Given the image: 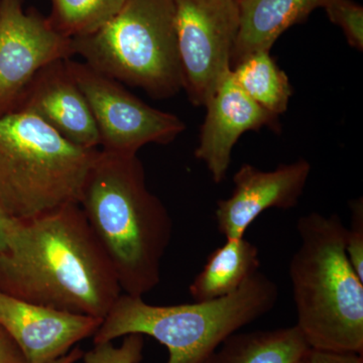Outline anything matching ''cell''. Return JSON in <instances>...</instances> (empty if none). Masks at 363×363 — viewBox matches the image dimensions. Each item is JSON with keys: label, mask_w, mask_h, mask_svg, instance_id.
Masks as SVG:
<instances>
[{"label": "cell", "mask_w": 363, "mask_h": 363, "mask_svg": "<svg viewBox=\"0 0 363 363\" xmlns=\"http://www.w3.org/2000/svg\"><path fill=\"white\" fill-rule=\"evenodd\" d=\"M295 363H308V354L307 357L302 358V359L298 360V362H296Z\"/></svg>", "instance_id": "26"}, {"label": "cell", "mask_w": 363, "mask_h": 363, "mask_svg": "<svg viewBox=\"0 0 363 363\" xmlns=\"http://www.w3.org/2000/svg\"><path fill=\"white\" fill-rule=\"evenodd\" d=\"M259 248L243 236L226 240L210 253L202 271L189 288L195 302L225 297L259 271Z\"/></svg>", "instance_id": "15"}, {"label": "cell", "mask_w": 363, "mask_h": 363, "mask_svg": "<svg viewBox=\"0 0 363 363\" xmlns=\"http://www.w3.org/2000/svg\"><path fill=\"white\" fill-rule=\"evenodd\" d=\"M78 204L121 291L133 297L152 292L161 281L173 220L164 203L147 188L138 155L99 150Z\"/></svg>", "instance_id": "2"}, {"label": "cell", "mask_w": 363, "mask_h": 363, "mask_svg": "<svg viewBox=\"0 0 363 363\" xmlns=\"http://www.w3.org/2000/svg\"><path fill=\"white\" fill-rule=\"evenodd\" d=\"M326 0H240V26L231 57V70L248 55L271 51L291 26L303 23Z\"/></svg>", "instance_id": "14"}, {"label": "cell", "mask_w": 363, "mask_h": 363, "mask_svg": "<svg viewBox=\"0 0 363 363\" xmlns=\"http://www.w3.org/2000/svg\"><path fill=\"white\" fill-rule=\"evenodd\" d=\"M83 355H84V351L81 350L80 348L75 347L69 351L66 355L60 357L59 359L55 360L52 363H76L79 360L82 359Z\"/></svg>", "instance_id": "25"}, {"label": "cell", "mask_w": 363, "mask_h": 363, "mask_svg": "<svg viewBox=\"0 0 363 363\" xmlns=\"http://www.w3.org/2000/svg\"><path fill=\"white\" fill-rule=\"evenodd\" d=\"M267 50L248 55L233 70V80L255 104L279 116L288 109L293 89L288 76Z\"/></svg>", "instance_id": "17"}, {"label": "cell", "mask_w": 363, "mask_h": 363, "mask_svg": "<svg viewBox=\"0 0 363 363\" xmlns=\"http://www.w3.org/2000/svg\"><path fill=\"white\" fill-rule=\"evenodd\" d=\"M350 228H347L345 252L358 277L363 281V200L358 198L350 203Z\"/></svg>", "instance_id": "21"}, {"label": "cell", "mask_w": 363, "mask_h": 363, "mask_svg": "<svg viewBox=\"0 0 363 363\" xmlns=\"http://www.w3.org/2000/svg\"><path fill=\"white\" fill-rule=\"evenodd\" d=\"M128 0H51L47 16L52 28L68 39L96 32L111 21Z\"/></svg>", "instance_id": "18"}, {"label": "cell", "mask_w": 363, "mask_h": 363, "mask_svg": "<svg viewBox=\"0 0 363 363\" xmlns=\"http://www.w3.org/2000/svg\"><path fill=\"white\" fill-rule=\"evenodd\" d=\"M195 157L204 162L212 180L225 179L235 143L243 133L267 128L279 130V116L267 111L238 87L230 73L208 99Z\"/></svg>", "instance_id": "12"}, {"label": "cell", "mask_w": 363, "mask_h": 363, "mask_svg": "<svg viewBox=\"0 0 363 363\" xmlns=\"http://www.w3.org/2000/svg\"><path fill=\"white\" fill-rule=\"evenodd\" d=\"M74 56L156 99L183 89L174 0H128L96 32L72 40Z\"/></svg>", "instance_id": "6"}, {"label": "cell", "mask_w": 363, "mask_h": 363, "mask_svg": "<svg viewBox=\"0 0 363 363\" xmlns=\"http://www.w3.org/2000/svg\"><path fill=\"white\" fill-rule=\"evenodd\" d=\"M300 245L289 267L297 324L311 350L363 354V281L345 252L337 214L297 222Z\"/></svg>", "instance_id": "3"}, {"label": "cell", "mask_w": 363, "mask_h": 363, "mask_svg": "<svg viewBox=\"0 0 363 363\" xmlns=\"http://www.w3.org/2000/svg\"><path fill=\"white\" fill-rule=\"evenodd\" d=\"M14 221L16 219L9 216L6 208L0 201V252L6 247L7 236H9V230H11V227Z\"/></svg>", "instance_id": "24"}, {"label": "cell", "mask_w": 363, "mask_h": 363, "mask_svg": "<svg viewBox=\"0 0 363 363\" xmlns=\"http://www.w3.org/2000/svg\"><path fill=\"white\" fill-rule=\"evenodd\" d=\"M74 56L72 40L57 32L23 0L0 2V117L16 111L45 67Z\"/></svg>", "instance_id": "9"}, {"label": "cell", "mask_w": 363, "mask_h": 363, "mask_svg": "<svg viewBox=\"0 0 363 363\" xmlns=\"http://www.w3.org/2000/svg\"><path fill=\"white\" fill-rule=\"evenodd\" d=\"M66 63L89 104L101 150L138 155L145 145H168L185 130V124L178 116L150 106L118 81L84 62L70 58Z\"/></svg>", "instance_id": "8"}, {"label": "cell", "mask_w": 363, "mask_h": 363, "mask_svg": "<svg viewBox=\"0 0 363 363\" xmlns=\"http://www.w3.org/2000/svg\"><path fill=\"white\" fill-rule=\"evenodd\" d=\"M0 2H1V0H0Z\"/></svg>", "instance_id": "28"}, {"label": "cell", "mask_w": 363, "mask_h": 363, "mask_svg": "<svg viewBox=\"0 0 363 363\" xmlns=\"http://www.w3.org/2000/svg\"><path fill=\"white\" fill-rule=\"evenodd\" d=\"M308 363H363V354L310 350L308 353Z\"/></svg>", "instance_id": "22"}, {"label": "cell", "mask_w": 363, "mask_h": 363, "mask_svg": "<svg viewBox=\"0 0 363 363\" xmlns=\"http://www.w3.org/2000/svg\"><path fill=\"white\" fill-rule=\"evenodd\" d=\"M94 348L84 352V363H140L143 358L145 340L140 334L124 336L123 342L116 347L112 342L94 344Z\"/></svg>", "instance_id": "20"}, {"label": "cell", "mask_w": 363, "mask_h": 363, "mask_svg": "<svg viewBox=\"0 0 363 363\" xmlns=\"http://www.w3.org/2000/svg\"><path fill=\"white\" fill-rule=\"evenodd\" d=\"M98 152L69 142L30 112L0 117V201L16 220L78 203Z\"/></svg>", "instance_id": "5"}, {"label": "cell", "mask_w": 363, "mask_h": 363, "mask_svg": "<svg viewBox=\"0 0 363 363\" xmlns=\"http://www.w3.org/2000/svg\"><path fill=\"white\" fill-rule=\"evenodd\" d=\"M310 173L311 164L304 159L269 172L242 164L233 177V195L217 202L215 217L219 233L225 240L243 238L262 212L297 206Z\"/></svg>", "instance_id": "11"}, {"label": "cell", "mask_w": 363, "mask_h": 363, "mask_svg": "<svg viewBox=\"0 0 363 363\" xmlns=\"http://www.w3.org/2000/svg\"><path fill=\"white\" fill-rule=\"evenodd\" d=\"M66 60L42 69L33 79L16 111L42 119L68 140L85 149H98L99 133L87 99L72 77Z\"/></svg>", "instance_id": "13"}, {"label": "cell", "mask_w": 363, "mask_h": 363, "mask_svg": "<svg viewBox=\"0 0 363 363\" xmlns=\"http://www.w3.org/2000/svg\"><path fill=\"white\" fill-rule=\"evenodd\" d=\"M279 297L276 281L260 271L230 295L193 304L150 305L143 297L123 293L93 340L147 335L166 346L167 363H204L229 336L271 312Z\"/></svg>", "instance_id": "4"}, {"label": "cell", "mask_w": 363, "mask_h": 363, "mask_svg": "<svg viewBox=\"0 0 363 363\" xmlns=\"http://www.w3.org/2000/svg\"><path fill=\"white\" fill-rule=\"evenodd\" d=\"M183 89L195 106L208 99L231 71L240 26L238 0H174Z\"/></svg>", "instance_id": "7"}, {"label": "cell", "mask_w": 363, "mask_h": 363, "mask_svg": "<svg viewBox=\"0 0 363 363\" xmlns=\"http://www.w3.org/2000/svg\"><path fill=\"white\" fill-rule=\"evenodd\" d=\"M238 1H240V0H238Z\"/></svg>", "instance_id": "27"}, {"label": "cell", "mask_w": 363, "mask_h": 363, "mask_svg": "<svg viewBox=\"0 0 363 363\" xmlns=\"http://www.w3.org/2000/svg\"><path fill=\"white\" fill-rule=\"evenodd\" d=\"M311 348L298 327L236 332L204 363H295Z\"/></svg>", "instance_id": "16"}, {"label": "cell", "mask_w": 363, "mask_h": 363, "mask_svg": "<svg viewBox=\"0 0 363 363\" xmlns=\"http://www.w3.org/2000/svg\"><path fill=\"white\" fill-rule=\"evenodd\" d=\"M104 320L33 304L0 291V326L26 363H52L94 336Z\"/></svg>", "instance_id": "10"}, {"label": "cell", "mask_w": 363, "mask_h": 363, "mask_svg": "<svg viewBox=\"0 0 363 363\" xmlns=\"http://www.w3.org/2000/svg\"><path fill=\"white\" fill-rule=\"evenodd\" d=\"M0 363H26L20 348L1 326H0Z\"/></svg>", "instance_id": "23"}, {"label": "cell", "mask_w": 363, "mask_h": 363, "mask_svg": "<svg viewBox=\"0 0 363 363\" xmlns=\"http://www.w3.org/2000/svg\"><path fill=\"white\" fill-rule=\"evenodd\" d=\"M0 291L102 320L123 292L78 203L13 222L0 252Z\"/></svg>", "instance_id": "1"}, {"label": "cell", "mask_w": 363, "mask_h": 363, "mask_svg": "<svg viewBox=\"0 0 363 363\" xmlns=\"http://www.w3.org/2000/svg\"><path fill=\"white\" fill-rule=\"evenodd\" d=\"M332 23L342 30L350 47L363 50V7L353 0H326L323 7Z\"/></svg>", "instance_id": "19"}]
</instances>
